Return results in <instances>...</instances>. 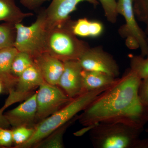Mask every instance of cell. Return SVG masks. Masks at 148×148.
I'll return each instance as SVG.
<instances>
[{
    "instance_id": "9c48e42d",
    "label": "cell",
    "mask_w": 148,
    "mask_h": 148,
    "mask_svg": "<svg viewBox=\"0 0 148 148\" xmlns=\"http://www.w3.org/2000/svg\"><path fill=\"white\" fill-rule=\"evenodd\" d=\"M44 82L39 70L34 64L18 77L14 88L9 93L3 106L7 109L14 103L25 101L32 96L34 93V90Z\"/></svg>"
},
{
    "instance_id": "52a82bcc",
    "label": "cell",
    "mask_w": 148,
    "mask_h": 148,
    "mask_svg": "<svg viewBox=\"0 0 148 148\" xmlns=\"http://www.w3.org/2000/svg\"><path fill=\"white\" fill-rule=\"evenodd\" d=\"M38 88L36 92V124L54 114L73 99L68 97L58 85H53L44 82Z\"/></svg>"
},
{
    "instance_id": "44dd1931",
    "label": "cell",
    "mask_w": 148,
    "mask_h": 148,
    "mask_svg": "<svg viewBox=\"0 0 148 148\" xmlns=\"http://www.w3.org/2000/svg\"><path fill=\"white\" fill-rule=\"evenodd\" d=\"M130 69L141 79L148 77V55L146 57L141 55L129 56Z\"/></svg>"
},
{
    "instance_id": "7a4b0ae2",
    "label": "cell",
    "mask_w": 148,
    "mask_h": 148,
    "mask_svg": "<svg viewBox=\"0 0 148 148\" xmlns=\"http://www.w3.org/2000/svg\"><path fill=\"white\" fill-rule=\"evenodd\" d=\"M110 87L83 92L73 98L54 114L38 123L32 137L16 148L33 147L56 130L73 119L79 112L84 110L102 92Z\"/></svg>"
},
{
    "instance_id": "8fae6325",
    "label": "cell",
    "mask_w": 148,
    "mask_h": 148,
    "mask_svg": "<svg viewBox=\"0 0 148 148\" xmlns=\"http://www.w3.org/2000/svg\"><path fill=\"white\" fill-rule=\"evenodd\" d=\"M37 109L36 92L12 110L4 113L12 129L36 126Z\"/></svg>"
},
{
    "instance_id": "2e32d148",
    "label": "cell",
    "mask_w": 148,
    "mask_h": 148,
    "mask_svg": "<svg viewBox=\"0 0 148 148\" xmlns=\"http://www.w3.org/2000/svg\"><path fill=\"white\" fill-rule=\"evenodd\" d=\"M33 15L32 12H23L14 0H0V21L15 25Z\"/></svg>"
},
{
    "instance_id": "3957f363",
    "label": "cell",
    "mask_w": 148,
    "mask_h": 148,
    "mask_svg": "<svg viewBox=\"0 0 148 148\" xmlns=\"http://www.w3.org/2000/svg\"><path fill=\"white\" fill-rule=\"evenodd\" d=\"M95 148H148V138L141 139L143 130L120 123H101L89 130Z\"/></svg>"
},
{
    "instance_id": "ac0fdd59",
    "label": "cell",
    "mask_w": 148,
    "mask_h": 148,
    "mask_svg": "<svg viewBox=\"0 0 148 148\" xmlns=\"http://www.w3.org/2000/svg\"><path fill=\"white\" fill-rule=\"evenodd\" d=\"M78 119L76 116L73 119L51 132L47 137L35 145L33 147L36 148H64L63 137L66 130L70 125Z\"/></svg>"
},
{
    "instance_id": "e0dca14e",
    "label": "cell",
    "mask_w": 148,
    "mask_h": 148,
    "mask_svg": "<svg viewBox=\"0 0 148 148\" xmlns=\"http://www.w3.org/2000/svg\"><path fill=\"white\" fill-rule=\"evenodd\" d=\"M104 26L98 21H91L87 18H79L75 21L72 29L76 36L96 38L100 36L104 32Z\"/></svg>"
},
{
    "instance_id": "4316f807",
    "label": "cell",
    "mask_w": 148,
    "mask_h": 148,
    "mask_svg": "<svg viewBox=\"0 0 148 148\" xmlns=\"http://www.w3.org/2000/svg\"><path fill=\"white\" fill-rule=\"evenodd\" d=\"M50 0H20L22 5L31 10H36L44 3Z\"/></svg>"
},
{
    "instance_id": "5b68a950",
    "label": "cell",
    "mask_w": 148,
    "mask_h": 148,
    "mask_svg": "<svg viewBox=\"0 0 148 148\" xmlns=\"http://www.w3.org/2000/svg\"><path fill=\"white\" fill-rule=\"evenodd\" d=\"M45 8L40 11L36 19L30 26L15 24L16 37L14 47L28 53L33 58L45 52L47 33Z\"/></svg>"
},
{
    "instance_id": "7402d4cb",
    "label": "cell",
    "mask_w": 148,
    "mask_h": 148,
    "mask_svg": "<svg viewBox=\"0 0 148 148\" xmlns=\"http://www.w3.org/2000/svg\"><path fill=\"white\" fill-rule=\"evenodd\" d=\"M135 16L145 27V32L148 42V0H132Z\"/></svg>"
},
{
    "instance_id": "8992f818",
    "label": "cell",
    "mask_w": 148,
    "mask_h": 148,
    "mask_svg": "<svg viewBox=\"0 0 148 148\" xmlns=\"http://www.w3.org/2000/svg\"><path fill=\"white\" fill-rule=\"evenodd\" d=\"M117 13L124 17L125 24L119 29L120 36L126 38V42L138 43L141 50V55H148V42L145 32L139 26L133 8L132 0H117Z\"/></svg>"
},
{
    "instance_id": "cb8c5ba5",
    "label": "cell",
    "mask_w": 148,
    "mask_h": 148,
    "mask_svg": "<svg viewBox=\"0 0 148 148\" xmlns=\"http://www.w3.org/2000/svg\"><path fill=\"white\" fill-rule=\"evenodd\" d=\"M98 1L102 5L108 21L112 24L115 23L118 15L116 9V0Z\"/></svg>"
},
{
    "instance_id": "9a60e30c",
    "label": "cell",
    "mask_w": 148,
    "mask_h": 148,
    "mask_svg": "<svg viewBox=\"0 0 148 148\" xmlns=\"http://www.w3.org/2000/svg\"><path fill=\"white\" fill-rule=\"evenodd\" d=\"M82 92L111 87L118 79L102 72L83 70Z\"/></svg>"
},
{
    "instance_id": "83f0119b",
    "label": "cell",
    "mask_w": 148,
    "mask_h": 148,
    "mask_svg": "<svg viewBox=\"0 0 148 148\" xmlns=\"http://www.w3.org/2000/svg\"><path fill=\"white\" fill-rule=\"evenodd\" d=\"M5 109H6L3 106L0 109V127L9 128L11 127L10 124L4 114V112Z\"/></svg>"
},
{
    "instance_id": "f546056e",
    "label": "cell",
    "mask_w": 148,
    "mask_h": 148,
    "mask_svg": "<svg viewBox=\"0 0 148 148\" xmlns=\"http://www.w3.org/2000/svg\"><path fill=\"white\" fill-rule=\"evenodd\" d=\"M146 132H147V133L148 134V127L147 128H146V129L145 130Z\"/></svg>"
},
{
    "instance_id": "7c38bea8",
    "label": "cell",
    "mask_w": 148,
    "mask_h": 148,
    "mask_svg": "<svg viewBox=\"0 0 148 148\" xmlns=\"http://www.w3.org/2000/svg\"><path fill=\"white\" fill-rule=\"evenodd\" d=\"M64 63V71L58 86L68 97L73 99L83 93V69L78 61H67Z\"/></svg>"
},
{
    "instance_id": "5bb4252c",
    "label": "cell",
    "mask_w": 148,
    "mask_h": 148,
    "mask_svg": "<svg viewBox=\"0 0 148 148\" xmlns=\"http://www.w3.org/2000/svg\"><path fill=\"white\" fill-rule=\"evenodd\" d=\"M18 52L14 47L0 50V82L3 92L8 94L13 90L18 81V78L14 76L12 73V64Z\"/></svg>"
},
{
    "instance_id": "277c9868",
    "label": "cell",
    "mask_w": 148,
    "mask_h": 148,
    "mask_svg": "<svg viewBox=\"0 0 148 148\" xmlns=\"http://www.w3.org/2000/svg\"><path fill=\"white\" fill-rule=\"evenodd\" d=\"M75 21L71 19L47 30L45 52L64 62L78 61L90 47L86 42L79 39L73 32Z\"/></svg>"
},
{
    "instance_id": "30bf717a",
    "label": "cell",
    "mask_w": 148,
    "mask_h": 148,
    "mask_svg": "<svg viewBox=\"0 0 148 148\" xmlns=\"http://www.w3.org/2000/svg\"><path fill=\"white\" fill-rule=\"evenodd\" d=\"M82 2H87L95 7L100 4L98 0H52L45 9L47 30L71 20L70 14L76 10L77 6Z\"/></svg>"
},
{
    "instance_id": "ba28073f",
    "label": "cell",
    "mask_w": 148,
    "mask_h": 148,
    "mask_svg": "<svg viewBox=\"0 0 148 148\" xmlns=\"http://www.w3.org/2000/svg\"><path fill=\"white\" fill-rule=\"evenodd\" d=\"M83 70L102 72L115 78L120 75L118 64L102 46L90 47L78 60Z\"/></svg>"
},
{
    "instance_id": "4fadbf2b",
    "label": "cell",
    "mask_w": 148,
    "mask_h": 148,
    "mask_svg": "<svg viewBox=\"0 0 148 148\" xmlns=\"http://www.w3.org/2000/svg\"><path fill=\"white\" fill-rule=\"evenodd\" d=\"M33 59L45 81L53 85H58L64 71V62L47 52H43Z\"/></svg>"
},
{
    "instance_id": "d4e9b609",
    "label": "cell",
    "mask_w": 148,
    "mask_h": 148,
    "mask_svg": "<svg viewBox=\"0 0 148 148\" xmlns=\"http://www.w3.org/2000/svg\"><path fill=\"white\" fill-rule=\"evenodd\" d=\"M13 143L12 129L0 127V147H10Z\"/></svg>"
},
{
    "instance_id": "ffe728a7",
    "label": "cell",
    "mask_w": 148,
    "mask_h": 148,
    "mask_svg": "<svg viewBox=\"0 0 148 148\" xmlns=\"http://www.w3.org/2000/svg\"><path fill=\"white\" fill-rule=\"evenodd\" d=\"M16 37L14 24L6 22L0 24V50L14 47Z\"/></svg>"
},
{
    "instance_id": "6da1fadb",
    "label": "cell",
    "mask_w": 148,
    "mask_h": 148,
    "mask_svg": "<svg viewBox=\"0 0 148 148\" xmlns=\"http://www.w3.org/2000/svg\"><path fill=\"white\" fill-rule=\"evenodd\" d=\"M141 80L128 69L78 116L80 123L85 127L75 135H82L101 123H120L144 130L148 123V107L139 97Z\"/></svg>"
},
{
    "instance_id": "d6986e66",
    "label": "cell",
    "mask_w": 148,
    "mask_h": 148,
    "mask_svg": "<svg viewBox=\"0 0 148 148\" xmlns=\"http://www.w3.org/2000/svg\"><path fill=\"white\" fill-rule=\"evenodd\" d=\"M34 59L28 53L18 51L12 64V73L14 76L18 78L26 70L34 65Z\"/></svg>"
},
{
    "instance_id": "f1b7e54d",
    "label": "cell",
    "mask_w": 148,
    "mask_h": 148,
    "mask_svg": "<svg viewBox=\"0 0 148 148\" xmlns=\"http://www.w3.org/2000/svg\"><path fill=\"white\" fill-rule=\"evenodd\" d=\"M2 92H3V86L1 83L0 82V94Z\"/></svg>"
},
{
    "instance_id": "484cf974",
    "label": "cell",
    "mask_w": 148,
    "mask_h": 148,
    "mask_svg": "<svg viewBox=\"0 0 148 148\" xmlns=\"http://www.w3.org/2000/svg\"><path fill=\"white\" fill-rule=\"evenodd\" d=\"M138 92L141 101L148 107V77L141 80Z\"/></svg>"
},
{
    "instance_id": "603a6c76",
    "label": "cell",
    "mask_w": 148,
    "mask_h": 148,
    "mask_svg": "<svg viewBox=\"0 0 148 148\" xmlns=\"http://www.w3.org/2000/svg\"><path fill=\"white\" fill-rule=\"evenodd\" d=\"M34 127L21 126L12 129L14 148H16L23 143L27 142L32 137L34 132Z\"/></svg>"
}]
</instances>
